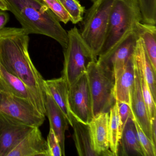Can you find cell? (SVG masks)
<instances>
[{
	"instance_id": "cell-7",
	"label": "cell",
	"mask_w": 156,
	"mask_h": 156,
	"mask_svg": "<svg viewBox=\"0 0 156 156\" xmlns=\"http://www.w3.org/2000/svg\"><path fill=\"white\" fill-rule=\"evenodd\" d=\"M0 112L32 127L41 126L45 119L30 102L4 91L0 93Z\"/></svg>"
},
{
	"instance_id": "cell-26",
	"label": "cell",
	"mask_w": 156,
	"mask_h": 156,
	"mask_svg": "<svg viewBox=\"0 0 156 156\" xmlns=\"http://www.w3.org/2000/svg\"><path fill=\"white\" fill-rule=\"evenodd\" d=\"M48 7L60 22L67 24L71 20L70 16L58 0H40Z\"/></svg>"
},
{
	"instance_id": "cell-18",
	"label": "cell",
	"mask_w": 156,
	"mask_h": 156,
	"mask_svg": "<svg viewBox=\"0 0 156 156\" xmlns=\"http://www.w3.org/2000/svg\"><path fill=\"white\" fill-rule=\"evenodd\" d=\"M71 126L73 129V139L78 155L80 156H98L92 145L89 124L81 122L72 114Z\"/></svg>"
},
{
	"instance_id": "cell-35",
	"label": "cell",
	"mask_w": 156,
	"mask_h": 156,
	"mask_svg": "<svg viewBox=\"0 0 156 156\" xmlns=\"http://www.w3.org/2000/svg\"><path fill=\"white\" fill-rule=\"evenodd\" d=\"M90 1H91V0H90Z\"/></svg>"
},
{
	"instance_id": "cell-9",
	"label": "cell",
	"mask_w": 156,
	"mask_h": 156,
	"mask_svg": "<svg viewBox=\"0 0 156 156\" xmlns=\"http://www.w3.org/2000/svg\"><path fill=\"white\" fill-rule=\"evenodd\" d=\"M34 127L0 112V156H7Z\"/></svg>"
},
{
	"instance_id": "cell-12",
	"label": "cell",
	"mask_w": 156,
	"mask_h": 156,
	"mask_svg": "<svg viewBox=\"0 0 156 156\" xmlns=\"http://www.w3.org/2000/svg\"><path fill=\"white\" fill-rule=\"evenodd\" d=\"M109 112L96 115L89 123L92 145L98 156H114L108 138Z\"/></svg>"
},
{
	"instance_id": "cell-20",
	"label": "cell",
	"mask_w": 156,
	"mask_h": 156,
	"mask_svg": "<svg viewBox=\"0 0 156 156\" xmlns=\"http://www.w3.org/2000/svg\"><path fill=\"white\" fill-rule=\"evenodd\" d=\"M134 62L142 72L147 83L153 99L156 100V72L146 53L141 38L139 37L133 55Z\"/></svg>"
},
{
	"instance_id": "cell-29",
	"label": "cell",
	"mask_w": 156,
	"mask_h": 156,
	"mask_svg": "<svg viewBox=\"0 0 156 156\" xmlns=\"http://www.w3.org/2000/svg\"><path fill=\"white\" fill-rule=\"evenodd\" d=\"M116 102L123 129L128 119L129 118H133V115L129 105L125 102L117 101Z\"/></svg>"
},
{
	"instance_id": "cell-8",
	"label": "cell",
	"mask_w": 156,
	"mask_h": 156,
	"mask_svg": "<svg viewBox=\"0 0 156 156\" xmlns=\"http://www.w3.org/2000/svg\"><path fill=\"white\" fill-rule=\"evenodd\" d=\"M68 100L71 114L81 122L89 124L94 115L86 73L69 86Z\"/></svg>"
},
{
	"instance_id": "cell-4",
	"label": "cell",
	"mask_w": 156,
	"mask_h": 156,
	"mask_svg": "<svg viewBox=\"0 0 156 156\" xmlns=\"http://www.w3.org/2000/svg\"><path fill=\"white\" fill-rule=\"evenodd\" d=\"M114 1L95 0L92 6L86 11L81 22V37L96 59L105 42Z\"/></svg>"
},
{
	"instance_id": "cell-3",
	"label": "cell",
	"mask_w": 156,
	"mask_h": 156,
	"mask_svg": "<svg viewBox=\"0 0 156 156\" xmlns=\"http://www.w3.org/2000/svg\"><path fill=\"white\" fill-rule=\"evenodd\" d=\"M139 22H142V17L137 0H114L105 39L97 59L112 52Z\"/></svg>"
},
{
	"instance_id": "cell-31",
	"label": "cell",
	"mask_w": 156,
	"mask_h": 156,
	"mask_svg": "<svg viewBox=\"0 0 156 156\" xmlns=\"http://www.w3.org/2000/svg\"><path fill=\"white\" fill-rule=\"evenodd\" d=\"M151 129V136H152V142L156 146V115L152 117L150 119Z\"/></svg>"
},
{
	"instance_id": "cell-1",
	"label": "cell",
	"mask_w": 156,
	"mask_h": 156,
	"mask_svg": "<svg viewBox=\"0 0 156 156\" xmlns=\"http://www.w3.org/2000/svg\"><path fill=\"white\" fill-rule=\"evenodd\" d=\"M29 35L22 28L5 27L0 30V64L28 87L35 98L38 111L45 116L44 79L30 57Z\"/></svg>"
},
{
	"instance_id": "cell-21",
	"label": "cell",
	"mask_w": 156,
	"mask_h": 156,
	"mask_svg": "<svg viewBox=\"0 0 156 156\" xmlns=\"http://www.w3.org/2000/svg\"><path fill=\"white\" fill-rule=\"evenodd\" d=\"M136 30L139 37L141 38L146 53L156 72V25L142 22L138 23Z\"/></svg>"
},
{
	"instance_id": "cell-13",
	"label": "cell",
	"mask_w": 156,
	"mask_h": 156,
	"mask_svg": "<svg viewBox=\"0 0 156 156\" xmlns=\"http://www.w3.org/2000/svg\"><path fill=\"white\" fill-rule=\"evenodd\" d=\"M7 156H48L47 141L39 127H34Z\"/></svg>"
},
{
	"instance_id": "cell-14",
	"label": "cell",
	"mask_w": 156,
	"mask_h": 156,
	"mask_svg": "<svg viewBox=\"0 0 156 156\" xmlns=\"http://www.w3.org/2000/svg\"><path fill=\"white\" fill-rule=\"evenodd\" d=\"M46 115L50 121V128L54 132L61 147L62 156H65V132L69 125L68 120L52 98L46 93Z\"/></svg>"
},
{
	"instance_id": "cell-34",
	"label": "cell",
	"mask_w": 156,
	"mask_h": 156,
	"mask_svg": "<svg viewBox=\"0 0 156 156\" xmlns=\"http://www.w3.org/2000/svg\"><path fill=\"white\" fill-rule=\"evenodd\" d=\"M91 1L93 2H94L95 0H91Z\"/></svg>"
},
{
	"instance_id": "cell-5",
	"label": "cell",
	"mask_w": 156,
	"mask_h": 156,
	"mask_svg": "<svg viewBox=\"0 0 156 156\" xmlns=\"http://www.w3.org/2000/svg\"><path fill=\"white\" fill-rule=\"evenodd\" d=\"M86 73L94 116L99 113L109 112L116 101L114 93V73L96 61L89 64Z\"/></svg>"
},
{
	"instance_id": "cell-11",
	"label": "cell",
	"mask_w": 156,
	"mask_h": 156,
	"mask_svg": "<svg viewBox=\"0 0 156 156\" xmlns=\"http://www.w3.org/2000/svg\"><path fill=\"white\" fill-rule=\"evenodd\" d=\"M138 38L136 28L112 52L97 61L115 74L132 58Z\"/></svg>"
},
{
	"instance_id": "cell-22",
	"label": "cell",
	"mask_w": 156,
	"mask_h": 156,
	"mask_svg": "<svg viewBox=\"0 0 156 156\" xmlns=\"http://www.w3.org/2000/svg\"><path fill=\"white\" fill-rule=\"evenodd\" d=\"M122 128L117 103L116 101L109 112L108 138L110 149L113 156H118L119 141L122 135Z\"/></svg>"
},
{
	"instance_id": "cell-23",
	"label": "cell",
	"mask_w": 156,
	"mask_h": 156,
	"mask_svg": "<svg viewBox=\"0 0 156 156\" xmlns=\"http://www.w3.org/2000/svg\"><path fill=\"white\" fill-rule=\"evenodd\" d=\"M64 7L70 16L73 24H77L83 21L85 12V8L78 0H58Z\"/></svg>"
},
{
	"instance_id": "cell-19",
	"label": "cell",
	"mask_w": 156,
	"mask_h": 156,
	"mask_svg": "<svg viewBox=\"0 0 156 156\" xmlns=\"http://www.w3.org/2000/svg\"><path fill=\"white\" fill-rule=\"evenodd\" d=\"M124 156H144L138 138L135 123L132 118L128 119L122 129L119 141L118 154Z\"/></svg>"
},
{
	"instance_id": "cell-17",
	"label": "cell",
	"mask_w": 156,
	"mask_h": 156,
	"mask_svg": "<svg viewBox=\"0 0 156 156\" xmlns=\"http://www.w3.org/2000/svg\"><path fill=\"white\" fill-rule=\"evenodd\" d=\"M45 93L50 94L63 112L71 125V113L68 100L69 85L63 77L50 80H44Z\"/></svg>"
},
{
	"instance_id": "cell-15",
	"label": "cell",
	"mask_w": 156,
	"mask_h": 156,
	"mask_svg": "<svg viewBox=\"0 0 156 156\" xmlns=\"http://www.w3.org/2000/svg\"><path fill=\"white\" fill-rule=\"evenodd\" d=\"M132 57L123 67L114 74V93L116 100L125 102L129 105H130L131 91L135 79Z\"/></svg>"
},
{
	"instance_id": "cell-6",
	"label": "cell",
	"mask_w": 156,
	"mask_h": 156,
	"mask_svg": "<svg viewBox=\"0 0 156 156\" xmlns=\"http://www.w3.org/2000/svg\"><path fill=\"white\" fill-rule=\"evenodd\" d=\"M68 42L63 51L64 61L62 77L69 86L86 73L91 62L97 61L81 37L76 27L67 32Z\"/></svg>"
},
{
	"instance_id": "cell-28",
	"label": "cell",
	"mask_w": 156,
	"mask_h": 156,
	"mask_svg": "<svg viewBox=\"0 0 156 156\" xmlns=\"http://www.w3.org/2000/svg\"><path fill=\"white\" fill-rule=\"evenodd\" d=\"M46 141L48 147V156H62L59 141L51 128Z\"/></svg>"
},
{
	"instance_id": "cell-24",
	"label": "cell",
	"mask_w": 156,
	"mask_h": 156,
	"mask_svg": "<svg viewBox=\"0 0 156 156\" xmlns=\"http://www.w3.org/2000/svg\"><path fill=\"white\" fill-rule=\"evenodd\" d=\"M142 22L156 25V0H137Z\"/></svg>"
},
{
	"instance_id": "cell-25",
	"label": "cell",
	"mask_w": 156,
	"mask_h": 156,
	"mask_svg": "<svg viewBox=\"0 0 156 156\" xmlns=\"http://www.w3.org/2000/svg\"><path fill=\"white\" fill-rule=\"evenodd\" d=\"M135 64H136L135 63ZM136 66L138 69L139 73L140 87H141L142 96H143V99H144V102L146 104L147 110L150 119H151L152 117L156 115V101L153 99L149 87L146 81L142 72L139 68V67L137 66L136 65Z\"/></svg>"
},
{
	"instance_id": "cell-33",
	"label": "cell",
	"mask_w": 156,
	"mask_h": 156,
	"mask_svg": "<svg viewBox=\"0 0 156 156\" xmlns=\"http://www.w3.org/2000/svg\"><path fill=\"white\" fill-rule=\"evenodd\" d=\"M2 91V88L1 86V85H0V93Z\"/></svg>"
},
{
	"instance_id": "cell-30",
	"label": "cell",
	"mask_w": 156,
	"mask_h": 156,
	"mask_svg": "<svg viewBox=\"0 0 156 156\" xmlns=\"http://www.w3.org/2000/svg\"><path fill=\"white\" fill-rule=\"evenodd\" d=\"M9 20V13L6 11L0 9V30L5 28Z\"/></svg>"
},
{
	"instance_id": "cell-32",
	"label": "cell",
	"mask_w": 156,
	"mask_h": 156,
	"mask_svg": "<svg viewBox=\"0 0 156 156\" xmlns=\"http://www.w3.org/2000/svg\"><path fill=\"white\" fill-rule=\"evenodd\" d=\"M0 9L4 11H8L7 5L4 0H0Z\"/></svg>"
},
{
	"instance_id": "cell-27",
	"label": "cell",
	"mask_w": 156,
	"mask_h": 156,
	"mask_svg": "<svg viewBox=\"0 0 156 156\" xmlns=\"http://www.w3.org/2000/svg\"><path fill=\"white\" fill-rule=\"evenodd\" d=\"M132 119L136 126L139 141L144 152V156H156V146L144 134L136 120L134 118Z\"/></svg>"
},
{
	"instance_id": "cell-10",
	"label": "cell",
	"mask_w": 156,
	"mask_h": 156,
	"mask_svg": "<svg viewBox=\"0 0 156 156\" xmlns=\"http://www.w3.org/2000/svg\"><path fill=\"white\" fill-rule=\"evenodd\" d=\"M133 64L135 79L131 91L129 106L133 118L137 122L144 134L152 142L150 119L142 96L138 69L134 62Z\"/></svg>"
},
{
	"instance_id": "cell-16",
	"label": "cell",
	"mask_w": 156,
	"mask_h": 156,
	"mask_svg": "<svg viewBox=\"0 0 156 156\" xmlns=\"http://www.w3.org/2000/svg\"><path fill=\"white\" fill-rule=\"evenodd\" d=\"M0 85L2 91L28 101L38 110L35 98L28 87L19 77L9 73L1 64Z\"/></svg>"
},
{
	"instance_id": "cell-2",
	"label": "cell",
	"mask_w": 156,
	"mask_h": 156,
	"mask_svg": "<svg viewBox=\"0 0 156 156\" xmlns=\"http://www.w3.org/2000/svg\"><path fill=\"white\" fill-rule=\"evenodd\" d=\"M8 11L19 21L28 34L45 35L59 43L63 50L68 33L50 9L40 0H4Z\"/></svg>"
}]
</instances>
